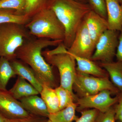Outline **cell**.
<instances>
[{"label":"cell","mask_w":122,"mask_h":122,"mask_svg":"<svg viewBox=\"0 0 122 122\" xmlns=\"http://www.w3.org/2000/svg\"><path fill=\"white\" fill-rule=\"evenodd\" d=\"M30 19L28 16L21 15L14 10L0 9V24L15 23L25 25Z\"/></svg>","instance_id":"ffe728a7"},{"label":"cell","mask_w":122,"mask_h":122,"mask_svg":"<svg viewBox=\"0 0 122 122\" xmlns=\"http://www.w3.org/2000/svg\"><path fill=\"white\" fill-rule=\"evenodd\" d=\"M42 86V90L40 94L46 105L49 113L53 114L59 111V100L55 89L45 85Z\"/></svg>","instance_id":"ac0fdd59"},{"label":"cell","mask_w":122,"mask_h":122,"mask_svg":"<svg viewBox=\"0 0 122 122\" xmlns=\"http://www.w3.org/2000/svg\"><path fill=\"white\" fill-rule=\"evenodd\" d=\"M95 47L83 20L77 30L72 45L68 49V52L72 55L91 59Z\"/></svg>","instance_id":"ba28073f"},{"label":"cell","mask_w":122,"mask_h":122,"mask_svg":"<svg viewBox=\"0 0 122 122\" xmlns=\"http://www.w3.org/2000/svg\"><path fill=\"white\" fill-rule=\"evenodd\" d=\"M32 36L63 41L65 30L52 9L46 6L35 14L25 25Z\"/></svg>","instance_id":"3957f363"},{"label":"cell","mask_w":122,"mask_h":122,"mask_svg":"<svg viewBox=\"0 0 122 122\" xmlns=\"http://www.w3.org/2000/svg\"><path fill=\"white\" fill-rule=\"evenodd\" d=\"M20 100L24 109L30 114L48 117L50 114L41 97L32 95L22 98Z\"/></svg>","instance_id":"4fadbf2b"},{"label":"cell","mask_w":122,"mask_h":122,"mask_svg":"<svg viewBox=\"0 0 122 122\" xmlns=\"http://www.w3.org/2000/svg\"><path fill=\"white\" fill-rule=\"evenodd\" d=\"M25 0H0V9L14 10L21 15H24Z\"/></svg>","instance_id":"cb8c5ba5"},{"label":"cell","mask_w":122,"mask_h":122,"mask_svg":"<svg viewBox=\"0 0 122 122\" xmlns=\"http://www.w3.org/2000/svg\"><path fill=\"white\" fill-rule=\"evenodd\" d=\"M77 103H72L63 109L54 113L50 114L49 119L53 122H72L78 118L75 115Z\"/></svg>","instance_id":"d6986e66"},{"label":"cell","mask_w":122,"mask_h":122,"mask_svg":"<svg viewBox=\"0 0 122 122\" xmlns=\"http://www.w3.org/2000/svg\"><path fill=\"white\" fill-rule=\"evenodd\" d=\"M72 55L74 58L77 63L76 70L77 73L98 77H107V71L96 64L94 61Z\"/></svg>","instance_id":"5bb4252c"},{"label":"cell","mask_w":122,"mask_h":122,"mask_svg":"<svg viewBox=\"0 0 122 122\" xmlns=\"http://www.w3.org/2000/svg\"><path fill=\"white\" fill-rule=\"evenodd\" d=\"M114 109L111 107L105 112H100L96 122H116Z\"/></svg>","instance_id":"4316f807"},{"label":"cell","mask_w":122,"mask_h":122,"mask_svg":"<svg viewBox=\"0 0 122 122\" xmlns=\"http://www.w3.org/2000/svg\"><path fill=\"white\" fill-rule=\"evenodd\" d=\"M112 93L109 90H105L93 95L81 97L77 99V104L79 110L92 108L105 112L117 102L119 96L111 97Z\"/></svg>","instance_id":"9c48e42d"},{"label":"cell","mask_w":122,"mask_h":122,"mask_svg":"<svg viewBox=\"0 0 122 122\" xmlns=\"http://www.w3.org/2000/svg\"><path fill=\"white\" fill-rule=\"evenodd\" d=\"M115 56L117 61L122 63V30L119 32L118 44L116 50Z\"/></svg>","instance_id":"f1b7e54d"},{"label":"cell","mask_w":122,"mask_h":122,"mask_svg":"<svg viewBox=\"0 0 122 122\" xmlns=\"http://www.w3.org/2000/svg\"><path fill=\"white\" fill-rule=\"evenodd\" d=\"M109 29L122 30V4L117 0H105Z\"/></svg>","instance_id":"7c38bea8"},{"label":"cell","mask_w":122,"mask_h":122,"mask_svg":"<svg viewBox=\"0 0 122 122\" xmlns=\"http://www.w3.org/2000/svg\"><path fill=\"white\" fill-rule=\"evenodd\" d=\"M92 10L107 19V14L105 0H87Z\"/></svg>","instance_id":"d4e9b609"},{"label":"cell","mask_w":122,"mask_h":122,"mask_svg":"<svg viewBox=\"0 0 122 122\" xmlns=\"http://www.w3.org/2000/svg\"><path fill=\"white\" fill-rule=\"evenodd\" d=\"M100 66L104 68L109 75L113 85L122 93V63L117 61L101 62Z\"/></svg>","instance_id":"e0dca14e"},{"label":"cell","mask_w":122,"mask_h":122,"mask_svg":"<svg viewBox=\"0 0 122 122\" xmlns=\"http://www.w3.org/2000/svg\"><path fill=\"white\" fill-rule=\"evenodd\" d=\"M98 110L92 109L81 112V116L75 122H96L98 116Z\"/></svg>","instance_id":"484cf974"},{"label":"cell","mask_w":122,"mask_h":122,"mask_svg":"<svg viewBox=\"0 0 122 122\" xmlns=\"http://www.w3.org/2000/svg\"><path fill=\"white\" fill-rule=\"evenodd\" d=\"M119 32L110 29L106 30L97 41L91 59L102 62L113 61L118 44Z\"/></svg>","instance_id":"52a82bcc"},{"label":"cell","mask_w":122,"mask_h":122,"mask_svg":"<svg viewBox=\"0 0 122 122\" xmlns=\"http://www.w3.org/2000/svg\"><path fill=\"white\" fill-rule=\"evenodd\" d=\"M16 75L10 61L0 57V91H6L10 79Z\"/></svg>","instance_id":"44dd1931"},{"label":"cell","mask_w":122,"mask_h":122,"mask_svg":"<svg viewBox=\"0 0 122 122\" xmlns=\"http://www.w3.org/2000/svg\"><path fill=\"white\" fill-rule=\"evenodd\" d=\"M84 20L90 37L95 45L103 34L109 29L107 20L92 10L86 14Z\"/></svg>","instance_id":"8fae6325"},{"label":"cell","mask_w":122,"mask_h":122,"mask_svg":"<svg viewBox=\"0 0 122 122\" xmlns=\"http://www.w3.org/2000/svg\"><path fill=\"white\" fill-rule=\"evenodd\" d=\"M118 103L114 109L115 120L122 122V93L119 96Z\"/></svg>","instance_id":"83f0119b"},{"label":"cell","mask_w":122,"mask_h":122,"mask_svg":"<svg viewBox=\"0 0 122 122\" xmlns=\"http://www.w3.org/2000/svg\"><path fill=\"white\" fill-rule=\"evenodd\" d=\"M0 113L8 118L24 119L29 117L30 114L8 91H0Z\"/></svg>","instance_id":"30bf717a"},{"label":"cell","mask_w":122,"mask_h":122,"mask_svg":"<svg viewBox=\"0 0 122 122\" xmlns=\"http://www.w3.org/2000/svg\"><path fill=\"white\" fill-rule=\"evenodd\" d=\"M77 72L73 90L81 97L95 94L103 90H109L113 93L119 91L108 77H98Z\"/></svg>","instance_id":"8992f818"},{"label":"cell","mask_w":122,"mask_h":122,"mask_svg":"<svg viewBox=\"0 0 122 122\" xmlns=\"http://www.w3.org/2000/svg\"><path fill=\"white\" fill-rule=\"evenodd\" d=\"M16 122H44L39 121V119L34 118L33 115H31L29 117L24 119H18Z\"/></svg>","instance_id":"f546056e"},{"label":"cell","mask_w":122,"mask_h":122,"mask_svg":"<svg viewBox=\"0 0 122 122\" xmlns=\"http://www.w3.org/2000/svg\"><path fill=\"white\" fill-rule=\"evenodd\" d=\"M16 120L8 118L0 113V122H15Z\"/></svg>","instance_id":"4dcf8cb0"},{"label":"cell","mask_w":122,"mask_h":122,"mask_svg":"<svg viewBox=\"0 0 122 122\" xmlns=\"http://www.w3.org/2000/svg\"><path fill=\"white\" fill-rule=\"evenodd\" d=\"M121 4H122V0H117Z\"/></svg>","instance_id":"d6a6232c"},{"label":"cell","mask_w":122,"mask_h":122,"mask_svg":"<svg viewBox=\"0 0 122 122\" xmlns=\"http://www.w3.org/2000/svg\"><path fill=\"white\" fill-rule=\"evenodd\" d=\"M48 0H25L24 15L31 18L35 14L47 6Z\"/></svg>","instance_id":"603a6c76"},{"label":"cell","mask_w":122,"mask_h":122,"mask_svg":"<svg viewBox=\"0 0 122 122\" xmlns=\"http://www.w3.org/2000/svg\"><path fill=\"white\" fill-rule=\"evenodd\" d=\"M46 122H52V121H51L50 120H49V119H48V120H47V121H46Z\"/></svg>","instance_id":"836d02e7"},{"label":"cell","mask_w":122,"mask_h":122,"mask_svg":"<svg viewBox=\"0 0 122 122\" xmlns=\"http://www.w3.org/2000/svg\"><path fill=\"white\" fill-rule=\"evenodd\" d=\"M56 93L58 100L60 110L63 109L77 99L76 95L68 90L60 86L55 89Z\"/></svg>","instance_id":"7402d4cb"},{"label":"cell","mask_w":122,"mask_h":122,"mask_svg":"<svg viewBox=\"0 0 122 122\" xmlns=\"http://www.w3.org/2000/svg\"><path fill=\"white\" fill-rule=\"evenodd\" d=\"M75 0L78 1V2H82V3L88 4L87 0Z\"/></svg>","instance_id":"1f68e13d"},{"label":"cell","mask_w":122,"mask_h":122,"mask_svg":"<svg viewBox=\"0 0 122 122\" xmlns=\"http://www.w3.org/2000/svg\"><path fill=\"white\" fill-rule=\"evenodd\" d=\"M47 6L52 10L64 26L65 35L63 43L69 49L79 27L91 8L88 4L75 0H48Z\"/></svg>","instance_id":"7a4b0ae2"},{"label":"cell","mask_w":122,"mask_h":122,"mask_svg":"<svg viewBox=\"0 0 122 122\" xmlns=\"http://www.w3.org/2000/svg\"><path fill=\"white\" fill-rule=\"evenodd\" d=\"M26 30L25 25L17 23L0 24V57L10 61L16 59L17 49L32 37Z\"/></svg>","instance_id":"5b68a950"},{"label":"cell","mask_w":122,"mask_h":122,"mask_svg":"<svg viewBox=\"0 0 122 122\" xmlns=\"http://www.w3.org/2000/svg\"><path fill=\"white\" fill-rule=\"evenodd\" d=\"M10 62L16 75L27 80L40 94L42 90L43 86L37 80L32 69L25 63L18 59H14L10 61Z\"/></svg>","instance_id":"9a60e30c"},{"label":"cell","mask_w":122,"mask_h":122,"mask_svg":"<svg viewBox=\"0 0 122 122\" xmlns=\"http://www.w3.org/2000/svg\"><path fill=\"white\" fill-rule=\"evenodd\" d=\"M60 41H54L44 38L27 39L15 53L16 59L29 66L42 86L53 88L56 81L52 66L46 61L42 54V50L50 46H58L62 43Z\"/></svg>","instance_id":"6da1fadb"},{"label":"cell","mask_w":122,"mask_h":122,"mask_svg":"<svg viewBox=\"0 0 122 122\" xmlns=\"http://www.w3.org/2000/svg\"><path fill=\"white\" fill-rule=\"evenodd\" d=\"M14 98L18 100L25 97L38 95V91L31 84L20 76L12 87L8 91Z\"/></svg>","instance_id":"2e32d148"},{"label":"cell","mask_w":122,"mask_h":122,"mask_svg":"<svg viewBox=\"0 0 122 122\" xmlns=\"http://www.w3.org/2000/svg\"><path fill=\"white\" fill-rule=\"evenodd\" d=\"M42 54L49 64L58 69L61 80L60 86L74 93L73 87L77 74L76 62L63 42L53 50L44 51L42 52Z\"/></svg>","instance_id":"277c9868"}]
</instances>
